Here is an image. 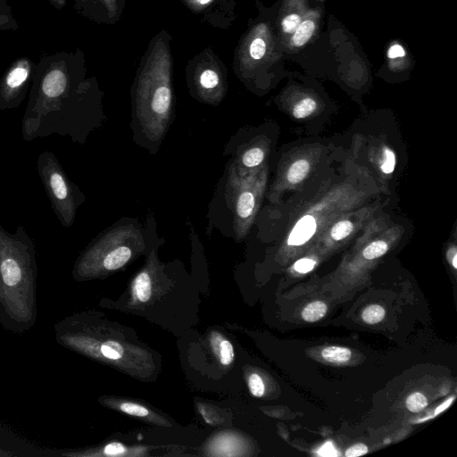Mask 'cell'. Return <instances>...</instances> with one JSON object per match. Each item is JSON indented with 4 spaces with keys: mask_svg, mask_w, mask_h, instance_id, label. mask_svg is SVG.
Instances as JSON below:
<instances>
[{
    "mask_svg": "<svg viewBox=\"0 0 457 457\" xmlns=\"http://www.w3.org/2000/svg\"><path fill=\"white\" fill-rule=\"evenodd\" d=\"M327 304L322 301L308 303L302 311V318L307 322H315L323 318L327 312Z\"/></svg>",
    "mask_w": 457,
    "mask_h": 457,
    "instance_id": "obj_13",
    "label": "cell"
},
{
    "mask_svg": "<svg viewBox=\"0 0 457 457\" xmlns=\"http://www.w3.org/2000/svg\"><path fill=\"white\" fill-rule=\"evenodd\" d=\"M248 386L251 394L255 397H262L265 391V386L262 378L253 373L248 379Z\"/></svg>",
    "mask_w": 457,
    "mask_h": 457,
    "instance_id": "obj_25",
    "label": "cell"
},
{
    "mask_svg": "<svg viewBox=\"0 0 457 457\" xmlns=\"http://www.w3.org/2000/svg\"><path fill=\"white\" fill-rule=\"evenodd\" d=\"M264 159V152L260 147H253L245 151L241 162L245 168H254L262 163Z\"/></svg>",
    "mask_w": 457,
    "mask_h": 457,
    "instance_id": "obj_17",
    "label": "cell"
},
{
    "mask_svg": "<svg viewBox=\"0 0 457 457\" xmlns=\"http://www.w3.org/2000/svg\"><path fill=\"white\" fill-rule=\"evenodd\" d=\"M316 264V262L310 258H302L295 262L294 264V269L298 273H307L311 271Z\"/></svg>",
    "mask_w": 457,
    "mask_h": 457,
    "instance_id": "obj_28",
    "label": "cell"
},
{
    "mask_svg": "<svg viewBox=\"0 0 457 457\" xmlns=\"http://www.w3.org/2000/svg\"><path fill=\"white\" fill-rule=\"evenodd\" d=\"M405 404L410 411L416 413L427 407L428 400L423 394L414 392L406 398Z\"/></svg>",
    "mask_w": 457,
    "mask_h": 457,
    "instance_id": "obj_20",
    "label": "cell"
},
{
    "mask_svg": "<svg viewBox=\"0 0 457 457\" xmlns=\"http://www.w3.org/2000/svg\"><path fill=\"white\" fill-rule=\"evenodd\" d=\"M368 453V447L364 444H356L349 447L345 455L346 457H354L363 455Z\"/></svg>",
    "mask_w": 457,
    "mask_h": 457,
    "instance_id": "obj_30",
    "label": "cell"
},
{
    "mask_svg": "<svg viewBox=\"0 0 457 457\" xmlns=\"http://www.w3.org/2000/svg\"><path fill=\"white\" fill-rule=\"evenodd\" d=\"M387 56L390 59H396L399 57L405 56V50L403 47L399 44H395L390 46V48L387 51Z\"/></svg>",
    "mask_w": 457,
    "mask_h": 457,
    "instance_id": "obj_32",
    "label": "cell"
},
{
    "mask_svg": "<svg viewBox=\"0 0 457 457\" xmlns=\"http://www.w3.org/2000/svg\"><path fill=\"white\" fill-rule=\"evenodd\" d=\"M1 1L8 2V0H1Z\"/></svg>",
    "mask_w": 457,
    "mask_h": 457,
    "instance_id": "obj_35",
    "label": "cell"
},
{
    "mask_svg": "<svg viewBox=\"0 0 457 457\" xmlns=\"http://www.w3.org/2000/svg\"><path fill=\"white\" fill-rule=\"evenodd\" d=\"M126 228L127 227H125L122 235ZM120 228L109 230L100 235L101 237L94 242L96 245L106 250V253L103 255L102 264L104 268L108 270H114L122 267L132 255L131 248L125 244L120 243L122 235L114 246Z\"/></svg>",
    "mask_w": 457,
    "mask_h": 457,
    "instance_id": "obj_9",
    "label": "cell"
},
{
    "mask_svg": "<svg viewBox=\"0 0 457 457\" xmlns=\"http://www.w3.org/2000/svg\"><path fill=\"white\" fill-rule=\"evenodd\" d=\"M322 358L332 363H345L352 356L350 349L342 346H328L321 351Z\"/></svg>",
    "mask_w": 457,
    "mask_h": 457,
    "instance_id": "obj_12",
    "label": "cell"
},
{
    "mask_svg": "<svg viewBox=\"0 0 457 457\" xmlns=\"http://www.w3.org/2000/svg\"><path fill=\"white\" fill-rule=\"evenodd\" d=\"M84 52L60 51L40 57L21 124L24 141L51 135L83 144L97 124L102 92L87 78Z\"/></svg>",
    "mask_w": 457,
    "mask_h": 457,
    "instance_id": "obj_1",
    "label": "cell"
},
{
    "mask_svg": "<svg viewBox=\"0 0 457 457\" xmlns=\"http://www.w3.org/2000/svg\"><path fill=\"white\" fill-rule=\"evenodd\" d=\"M134 290L136 296L141 302L149 300L152 293L151 279L147 272L139 273L134 282Z\"/></svg>",
    "mask_w": 457,
    "mask_h": 457,
    "instance_id": "obj_14",
    "label": "cell"
},
{
    "mask_svg": "<svg viewBox=\"0 0 457 457\" xmlns=\"http://www.w3.org/2000/svg\"><path fill=\"white\" fill-rule=\"evenodd\" d=\"M120 409L127 414L137 417H145L149 413L146 408L134 403H123L120 405Z\"/></svg>",
    "mask_w": 457,
    "mask_h": 457,
    "instance_id": "obj_27",
    "label": "cell"
},
{
    "mask_svg": "<svg viewBox=\"0 0 457 457\" xmlns=\"http://www.w3.org/2000/svg\"><path fill=\"white\" fill-rule=\"evenodd\" d=\"M36 63L29 57L15 59L0 78V111L18 108L29 92Z\"/></svg>",
    "mask_w": 457,
    "mask_h": 457,
    "instance_id": "obj_5",
    "label": "cell"
},
{
    "mask_svg": "<svg viewBox=\"0 0 457 457\" xmlns=\"http://www.w3.org/2000/svg\"><path fill=\"white\" fill-rule=\"evenodd\" d=\"M452 265L454 269L457 268V255H456V250L453 253V256H452Z\"/></svg>",
    "mask_w": 457,
    "mask_h": 457,
    "instance_id": "obj_34",
    "label": "cell"
},
{
    "mask_svg": "<svg viewBox=\"0 0 457 457\" xmlns=\"http://www.w3.org/2000/svg\"><path fill=\"white\" fill-rule=\"evenodd\" d=\"M227 68L212 47L194 55L186 66V78L191 91L206 101H218L227 90Z\"/></svg>",
    "mask_w": 457,
    "mask_h": 457,
    "instance_id": "obj_4",
    "label": "cell"
},
{
    "mask_svg": "<svg viewBox=\"0 0 457 457\" xmlns=\"http://www.w3.org/2000/svg\"><path fill=\"white\" fill-rule=\"evenodd\" d=\"M315 100L310 97L303 98L295 104L293 109V115L296 119H303L311 115L316 109Z\"/></svg>",
    "mask_w": 457,
    "mask_h": 457,
    "instance_id": "obj_19",
    "label": "cell"
},
{
    "mask_svg": "<svg viewBox=\"0 0 457 457\" xmlns=\"http://www.w3.org/2000/svg\"><path fill=\"white\" fill-rule=\"evenodd\" d=\"M388 249L385 241L378 240L370 244L362 252V255L367 260H373L385 254Z\"/></svg>",
    "mask_w": 457,
    "mask_h": 457,
    "instance_id": "obj_21",
    "label": "cell"
},
{
    "mask_svg": "<svg viewBox=\"0 0 457 457\" xmlns=\"http://www.w3.org/2000/svg\"><path fill=\"white\" fill-rule=\"evenodd\" d=\"M19 24L13 16L11 5L0 0V30H17Z\"/></svg>",
    "mask_w": 457,
    "mask_h": 457,
    "instance_id": "obj_15",
    "label": "cell"
},
{
    "mask_svg": "<svg viewBox=\"0 0 457 457\" xmlns=\"http://www.w3.org/2000/svg\"><path fill=\"white\" fill-rule=\"evenodd\" d=\"M385 157H386L385 162L381 165V170L384 173L388 174V173H391L395 169V154L390 149L385 148Z\"/></svg>",
    "mask_w": 457,
    "mask_h": 457,
    "instance_id": "obj_29",
    "label": "cell"
},
{
    "mask_svg": "<svg viewBox=\"0 0 457 457\" xmlns=\"http://www.w3.org/2000/svg\"><path fill=\"white\" fill-rule=\"evenodd\" d=\"M301 23V17L296 13H291L286 16L281 21L283 32L287 34L294 33Z\"/></svg>",
    "mask_w": 457,
    "mask_h": 457,
    "instance_id": "obj_26",
    "label": "cell"
},
{
    "mask_svg": "<svg viewBox=\"0 0 457 457\" xmlns=\"http://www.w3.org/2000/svg\"><path fill=\"white\" fill-rule=\"evenodd\" d=\"M309 170L310 164L306 160H297L288 169L287 179L291 184L299 183L307 176Z\"/></svg>",
    "mask_w": 457,
    "mask_h": 457,
    "instance_id": "obj_16",
    "label": "cell"
},
{
    "mask_svg": "<svg viewBox=\"0 0 457 457\" xmlns=\"http://www.w3.org/2000/svg\"><path fill=\"white\" fill-rule=\"evenodd\" d=\"M219 357L222 365H229L234 360V349L231 343L222 340L219 344Z\"/></svg>",
    "mask_w": 457,
    "mask_h": 457,
    "instance_id": "obj_24",
    "label": "cell"
},
{
    "mask_svg": "<svg viewBox=\"0 0 457 457\" xmlns=\"http://www.w3.org/2000/svg\"><path fill=\"white\" fill-rule=\"evenodd\" d=\"M36 168L56 218L62 227L71 228L85 195L70 179L53 152L41 153Z\"/></svg>",
    "mask_w": 457,
    "mask_h": 457,
    "instance_id": "obj_3",
    "label": "cell"
},
{
    "mask_svg": "<svg viewBox=\"0 0 457 457\" xmlns=\"http://www.w3.org/2000/svg\"><path fill=\"white\" fill-rule=\"evenodd\" d=\"M202 22L220 29H229L235 22L236 0H179Z\"/></svg>",
    "mask_w": 457,
    "mask_h": 457,
    "instance_id": "obj_7",
    "label": "cell"
},
{
    "mask_svg": "<svg viewBox=\"0 0 457 457\" xmlns=\"http://www.w3.org/2000/svg\"><path fill=\"white\" fill-rule=\"evenodd\" d=\"M126 0H73L75 12L98 24L114 25L124 12Z\"/></svg>",
    "mask_w": 457,
    "mask_h": 457,
    "instance_id": "obj_8",
    "label": "cell"
},
{
    "mask_svg": "<svg viewBox=\"0 0 457 457\" xmlns=\"http://www.w3.org/2000/svg\"><path fill=\"white\" fill-rule=\"evenodd\" d=\"M315 230V219L312 215H305L293 228L287 244L293 246L302 245L313 236Z\"/></svg>",
    "mask_w": 457,
    "mask_h": 457,
    "instance_id": "obj_10",
    "label": "cell"
},
{
    "mask_svg": "<svg viewBox=\"0 0 457 457\" xmlns=\"http://www.w3.org/2000/svg\"><path fill=\"white\" fill-rule=\"evenodd\" d=\"M172 36L162 29L148 43L132 85L136 110L144 126L160 136L166 126L173 101Z\"/></svg>",
    "mask_w": 457,
    "mask_h": 457,
    "instance_id": "obj_2",
    "label": "cell"
},
{
    "mask_svg": "<svg viewBox=\"0 0 457 457\" xmlns=\"http://www.w3.org/2000/svg\"><path fill=\"white\" fill-rule=\"evenodd\" d=\"M251 180L234 162L228 171V190L234 217V229L242 236L256 209L257 194Z\"/></svg>",
    "mask_w": 457,
    "mask_h": 457,
    "instance_id": "obj_6",
    "label": "cell"
},
{
    "mask_svg": "<svg viewBox=\"0 0 457 457\" xmlns=\"http://www.w3.org/2000/svg\"><path fill=\"white\" fill-rule=\"evenodd\" d=\"M47 1L54 8H55L57 10H62L67 4L66 0H47Z\"/></svg>",
    "mask_w": 457,
    "mask_h": 457,
    "instance_id": "obj_33",
    "label": "cell"
},
{
    "mask_svg": "<svg viewBox=\"0 0 457 457\" xmlns=\"http://www.w3.org/2000/svg\"><path fill=\"white\" fill-rule=\"evenodd\" d=\"M353 223L349 220H342L336 223L331 228L330 235L335 240H341L346 237L353 231Z\"/></svg>",
    "mask_w": 457,
    "mask_h": 457,
    "instance_id": "obj_23",
    "label": "cell"
},
{
    "mask_svg": "<svg viewBox=\"0 0 457 457\" xmlns=\"http://www.w3.org/2000/svg\"><path fill=\"white\" fill-rule=\"evenodd\" d=\"M315 30V24L311 20L302 21L297 29L293 33L292 44L295 47H300L305 45L312 37Z\"/></svg>",
    "mask_w": 457,
    "mask_h": 457,
    "instance_id": "obj_11",
    "label": "cell"
},
{
    "mask_svg": "<svg viewBox=\"0 0 457 457\" xmlns=\"http://www.w3.org/2000/svg\"><path fill=\"white\" fill-rule=\"evenodd\" d=\"M103 355L112 360L120 359L123 355V347L117 342L109 341L101 345Z\"/></svg>",
    "mask_w": 457,
    "mask_h": 457,
    "instance_id": "obj_22",
    "label": "cell"
},
{
    "mask_svg": "<svg viewBox=\"0 0 457 457\" xmlns=\"http://www.w3.org/2000/svg\"><path fill=\"white\" fill-rule=\"evenodd\" d=\"M385 309L378 304H371L366 307L362 313L361 319L367 324H376L381 321L385 317Z\"/></svg>",
    "mask_w": 457,
    "mask_h": 457,
    "instance_id": "obj_18",
    "label": "cell"
},
{
    "mask_svg": "<svg viewBox=\"0 0 457 457\" xmlns=\"http://www.w3.org/2000/svg\"><path fill=\"white\" fill-rule=\"evenodd\" d=\"M126 451L120 443H111L104 447V453L107 455H120Z\"/></svg>",
    "mask_w": 457,
    "mask_h": 457,
    "instance_id": "obj_31",
    "label": "cell"
}]
</instances>
